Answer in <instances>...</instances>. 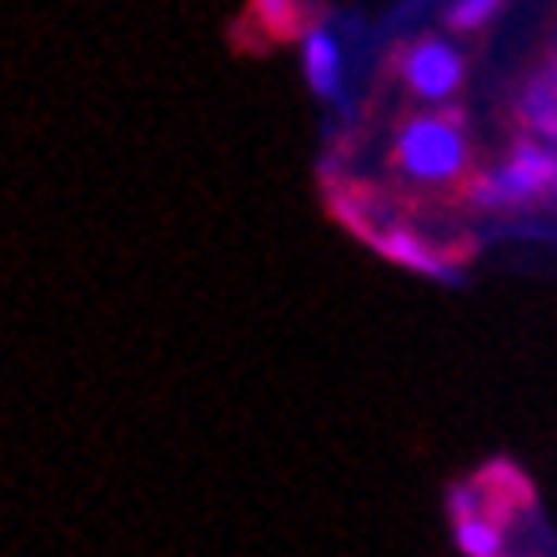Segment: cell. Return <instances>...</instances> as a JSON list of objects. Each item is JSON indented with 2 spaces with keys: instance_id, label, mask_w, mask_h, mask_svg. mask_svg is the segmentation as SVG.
Returning a JSON list of instances; mask_svg holds the SVG:
<instances>
[{
  "instance_id": "8",
  "label": "cell",
  "mask_w": 557,
  "mask_h": 557,
  "mask_svg": "<svg viewBox=\"0 0 557 557\" xmlns=\"http://www.w3.org/2000/svg\"><path fill=\"white\" fill-rule=\"evenodd\" d=\"M507 0H453L447 5V26L457 30V36H478V30H487L503 15Z\"/></svg>"
},
{
  "instance_id": "1",
  "label": "cell",
  "mask_w": 557,
  "mask_h": 557,
  "mask_svg": "<svg viewBox=\"0 0 557 557\" xmlns=\"http://www.w3.org/2000/svg\"><path fill=\"white\" fill-rule=\"evenodd\" d=\"M472 201L482 211H512L532 201H557V146L547 141H518L497 171H482L472 182Z\"/></svg>"
},
{
  "instance_id": "9",
  "label": "cell",
  "mask_w": 557,
  "mask_h": 557,
  "mask_svg": "<svg viewBox=\"0 0 557 557\" xmlns=\"http://www.w3.org/2000/svg\"><path fill=\"white\" fill-rule=\"evenodd\" d=\"M553 86H557V61H553Z\"/></svg>"
},
{
  "instance_id": "6",
  "label": "cell",
  "mask_w": 557,
  "mask_h": 557,
  "mask_svg": "<svg viewBox=\"0 0 557 557\" xmlns=\"http://www.w3.org/2000/svg\"><path fill=\"white\" fill-rule=\"evenodd\" d=\"M453 537L467 557H507V532L497 528L493 518H457L453 522Z\"/></svg>"
},
{
  "instance_id": "5",
  "label": "cell",
  "mask_w": 557,
  "mask_h": 557,
  "mask_svg": "<svg viewBox=\"0 0 557 557\" xmlns=\"http://www.w3.org/2000/svg\"><path fill=\"white\" fill-rule=\"evenodd\" d=\"M518 116H522L532 141L557 146V86H553V76H532L528 86H522Z\"/></svg>"
},
{
  "instance_id": "2",
  "label": "cell",
  "mask_w": 557,
  "mask_h": 557,
  "mask_svg": "<svg viewBox=\"0 0 557 557\" xmlns=\"http://www.w3.org/2000/svg\"><path fill=\"white\" fill-rule=\"evenodd\" d=\"M467 131L457 116H412L397 131V171L417 186H442L462 176Z\"/></svg>"
},
{
  "instance_id": "7",
  "label": "cell",
  "mask_w": 557,
  "mask_h": 557,
  "mask_svg": "<svg viewBox=\"0 0 557 557\" xmlns=\"http://www.w3.org/2000/svg\"><path fill=\"white\" fill-rule=\"evenodd\" d=\"M382 251H387V257H397L403 267H417V272H432V276L447 272L437 251H428L412 232H403V226H392V232H382Z\"/></svg>"
},
{
  "instance_id": "4",
  "label": "cell",
  "mask_w": 557,
  "mask_h": 557,
  "mask_svg": "<svg viewBox=\"0 0 557 557\" xmlns=\"http://www.w3.org/2000/svg\"><path fill=\"white\" fill-rule=\"evenodd\" d=\"M301 71L317 96H337L342 86V40L332 26H307L301 30Z\"/></svg>"
},
{
  "instance_id": "3",
  "label": "cell",
  "mask_w": 557,
  "mask_h": 557,
  "mask_svg": "<svg viewBox=\"0 0 557 557\" xmlns=\"http://www.w3.org/2000/svg\"><path fill=\"white\" fill-rule=\"evenodd\" d=\"M403 81H407V91H412L417 101L442 106V101H453V96L462 91L467 55L457 51L447 36H422L417 46H407V55H403Z\"/></svg>"
}]
</instances>
